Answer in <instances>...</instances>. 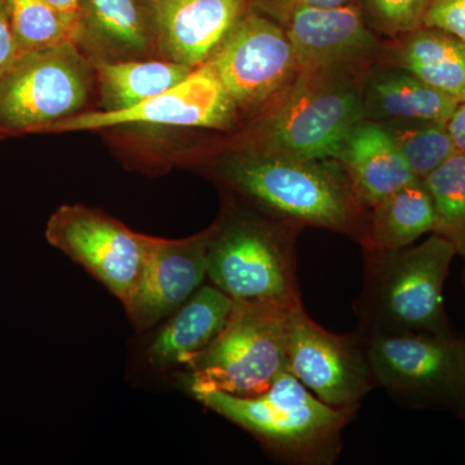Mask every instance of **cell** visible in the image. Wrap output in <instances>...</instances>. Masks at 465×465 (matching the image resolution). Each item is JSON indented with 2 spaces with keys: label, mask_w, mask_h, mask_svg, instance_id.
<instances>
[{
  "label": "cell",
  "mask_w": 465,
  "mask_h": 465,
  "mask_svg": "<svg viewBox=\"0 0 465 465\" xmlns=\"http://www.w3.org/2000/svg\"><path fill=\"white\" fill-rule=\"evenodd\" d=\"M220 173L278 220L347 232L360 241L366 210L335 159L305 161L250 150L228 159Z\"/></svg>",
  "instance_id": "1"
},
{
  "label": "cell",
  "mask_w": 465,
  "mask_h": 465,
  "mask_svg": "<svg viewBox=\"0 0 465 465\" xmlns=\"http://www.w3.org/2000/svg\"><path fill=\"white\" fill-rule=\"evenodd\" d=\"M365 251V280L358 300L360 336L454 332L443 287L457 247L433 232L416 246Z\"/></svg>",
  "instance_id": "2"
},
{
  "label": "cell",
  "mask_w": 465,
  "mask_h": 465,
  "mask_svg": "<svg viewBox=\"0 0 465 465\" xmlns=\"http://www.w3.org/2000/svg\"><path fill=\"white\" fill-rule=\"evenodd\" d=\"M192 396L252 434L281 460L295 464H331L341 450L342 430L357 411L327 405L289 371L256 396L220 391Z\"/></svg>",
  "instance_id": "3"
},
{
  "label": "cell",
  "mask_w": 465,
  "mask_h": 465,
  "mask_svg": "<svg viewBox=\"0 0 465 465\" xmlns=\"http://www.w3.org/2000/svg\"><path fill=\"white\" fill-rule=\"evenodd\" d=\"M354 67L300 73L265 115L255 152L305 161L338 157L345 137L365 121Z\"/></svg>",
  "instance_id": "4"
},
{
  "label": "cell",
  "mask_w": 465,
  "mask_h": 465,
  "mask_svg": "<svg viewBox=\"0 0 465 465\" xmlns=\"http://www.w3.org/2000/svg\"><path fill=\"white\" fill-rule=\"evenodd\" d=\"M293 307L234 300L223 331L185 367L186 390L192 394L220 391L240 397L268 390L287 371L289 318Z\"/></svg>",
  "instance_id": "5"
},
{
  "label": "cell",
  "mask_w": 465,
  "mask_h": 465,
  "mask_svg": "<svg viewBox=\"0 0 465 465\" xmlns=\"http://www.w3.org/2000/svg\"><path fill=\"white\" fill-rule=\"evenodd\" d=\"M375 387L401 405L465 421V341L454 332L360 336Z\"/></svg>",
  "instance_id": "6"
},
{
  "label": "cell",
  "mask_w": 465,
  "mask_h": 465,
  "mask_svg": "<svg viewBox=\"0 0 465 465\" xmlns=\"http://www.w3.org/2000/svg\"><path fill=\"white\" fill-rule=\"evenodd\" d=\"M299 226L262 219H232L213 226L207 278L235 302H302L296 278Z\"/></svg>",
  "instance_id": "7"
},
{
  "label": "cell",
  "mask_w": 465,
  "mask_h": 465,
  "mask_svg": "<svg viewBox=\"0 0 465 465\" xmlns=\"http://www.w3.org/2000/svg\"><path fill=\"white\" fill-rule=\"evenodd\" d=\"M88 90L76 45L20 54L0 79V134L51 131L84 108Z\"/></svg>",
  "instance_id": "8"
},
{
  "label": "cell",
  "mask_w": 465,
  "mask_h": 465,
  "mask_svg": "<svg viewBox=\"0 0 465 465\" xmlns=\"http://www.w3.org/2000/svg\"><path fill=\"white\" fill-rule=\"evenodd\" d=\"M207 63L235 108L244 112L273 105L300 74L287 34L252 7L232 26Z\"/></svg>",
  "instance_id": "9"
},
{
  "label": "cell",
  "mask_w": 465,
  "mask_h": 465,
  "mask_svg": "<svg viewBox=\"0 0 465 465\" xmlns=\"http://www.w3.org/2000/svg\"><path fill=\"white\" fill-rule=\"evenodd\" d=\"M45 237L84 266L124 307L140 282L152 238L81 204L58 208L48 222Z\"/></svg>",
  "instance_id": "10"
},
{
  "label": "cell",
  "mask_w": 465,
  "mask_h": 465,
  "mask_svg": "<svg viewBox=\"0 0 465 465\" xmlns=\"http://www.w3.org/2000/svg\"><path fill=\"white\" fill-rule=\"evenodd\" d=\"M287 371L338 409H358L375 387L360 338L323 329L302 302L290 312Z\"/></svg>",
  "instance_id": "11"
},
{
  "label": "cell",
  "mask_w": 465,
  "mask_h": 465,
  "mask_svg": "<svg viewBox=\"0 0 465 465\" xmlns=\"http://www.w3.org/2000/svg\"><path fill=\"white\" fill-rule=\"evenodd\" d=\"M289 36L300 73L361 65L378 48L358 0L338 7H314L281 0H251Z\"/></svg>",
  "instance_id": "12"
},
{
  "label": "cell",
  "mask_w": 465,
  "mask_h": 465,
  "mask_svg": "<svg viewBox=\"0 0 465 465\" xmlns=\"http://www.w3.org/2000/svg\"><path fill=\"white\" fill-rule=\"evenodd\" d=\"M235 113L237 108L215 70L204 63L179 84L133 108L74 114L58 122L50 133L101 130L130 124L223 128L232 124Z\"/></svg>",
  "instance_id": "13"
},
{
  "label": "cell",
  "mask_w": 465,
  "mask_h": 465,
  "mask_svg": "<svg viewBox=\"0 0 465 465\" xmlns=\"http://www.w3.org/2000/svg\"><path fill=\"white\" fill-rule=\"evenodd\" d=\"M211 235L213 226L183 240L150 238L142 278L124 305L137 331L164 322L204 283Z\"/></svg>",
  "instance_id": "14"
},
{
  "label": "cell",
  "mask_w": 465,
  "mask_h": 465,
  "mask_svg": "<svg viewBox=\"0 0 465 465\" xmlns=\"http://www.w3.org/2000/svg\"><path fill=\"white\" fill-rule=\"evenodd\" d=\"M250 8L251 0H155L157 45L167 60L203 65Z\"/></svg>",
  "instance_id": "15"
},
{
  "label": "cell",
  "mask_w": 465,
  "mask_h": 465,
  "mask_svg": "<svg viewBox=\"0 0 465 465\" xmlns=\"http://www.w3.org/2000/svg\"><path fill=\"white\" fill-rule=\"evenodd\" d=\"M335 161L366 211L419 180L382 124L366 119L345 137Z\"/></svg>",
  "instance_id": "16"
},
{
  "label": "cell",
  "mask_w": 465,
  "mask_h": 465,
  "mask_svg": "<svg viewBox=\"0 0 465 465\" xmlns=\"http://www.w3.org/2000/svg\"><path fill=\"white\" fill-rule=\"evenodd\" d=\"M232 304L234 300L215 284H202L164 321L146 353L150 365L162 370L188 366L223 331Z\"/></svg>",
  "instance_id": "17"
},
{
  "label": "cell",
  "mask_w": 465,
  "mask_h": 465,
  "mask_svg": "<svg viewBox=\"0 0 465 465\" xmlns=\"http://www.w3.org/2000/svg\"><path fill=\"white\" fill-rule=\"evenodd\" d=\"M116 54H142L157 43L155 0H79L78 42Z\"/></svg>",
  "instance_id": "18"
},
{
  "label": "cell",
  "mask_w": 465,
  "mask_h": 465,
  "mask_svg": "<svg viewBox=\"0 0 465 465\" xmlns=\"http://www.w3.org/2000/svg\"><path fill=\"white\" fill-rule=\"evenodd\" d=\"M459 103L405 70L375 73L363 85L366 121L449 122Z\"/></svg>",
  "instance_id": "19"
},
{
  "label": "cell",
  "mask_w": 465,
  "mask_h": 465,
  "mask_svg": "<svg viewBox=\"0 0 465 465\" xmlns=\"http://www.w3.org/2000/svg\"><path fill=\"white\" fill-rule=\"evenodd\" d=\"M393 67L405 70L448 94L465 101V41L439 27L423 26L394 38Z\"/></svg>",
  "instance_id": "20"
},
{
  "label": "cell",
  "mask_w": 465,
  "mask_h": 465,
  "mask_svg": "<svg viewBox=\"0 0 465 465\" xmlns=\"http://www.w3.org/2000/svg\"><path fill=\"white\" fill-rule=\"evenodd\" d=\"M434 228L432 197L423 179H419L366 211L358 242L363 250H399L411 246Z\"/></svg>",
  "instance_id": "21"
},
{
  "label": "cell",
  "mask_w": 465,
  "mask_h": 465,
  "mask_svg": "<svg viewBox=\"0 0 465 465\" xmlns=\"http://www.w3.org/2000/svg\"><path fill=\"white\" fill-rule=\"evenodd\" d=\"M194 69L170 60L97 61L104 110L133 108L179 84Z\"/></svg>",
  "instance_id": "22"
},
{
  "label": "cell",
  "mask_w": 465,
  "mask_h": 465,
  "mask_svg": "<svg viewBox=\"0 0 465 465\" xmlns=\"http://www.w3.org/2000/svg\"><path fill=\"white\" fill-rule=\"evenodd\" d=\"M423 182L436 213L433 232L451 241L465 258V153L455 152Z\"/></svg>",
  "instance_id": "23"
},
{
  "label": "cell",
  "mask_w": 465,
  "mask_h": 465,
  "mask_svg": "<svg viewBox=\"0 0 465 465\" xmlns=\"http://www.w3.org/2000/svg\"><path fill=\"white\" fill-rule=\"evenodd\" d=\"M381 124L419 179H424L458 152L448 122L391 121Z\"/></svg>",
  "instance_id": "24"
},
{
  "label": "cell",
  "mask_w": 465,
  "mask_h": 465,
  "mask_svg": "<svg viewBox=\"0 0 465 465\" xmlns=\"http://www.w3.org/2000/svg\"><path fill=\"white\" fill-rule=\"evenodd\" d=\"M9 25L20 54L76 45V34L45 0H5Z\"/></svg>",
  "instance_id": "25"
},
{
  "label": "cell",
  "mask_w": 465,
  "mask_h": 465,
  "mask_svg": "<svg viewBox=\"0 0 465 465\" xmlns=\"http://www.w3.org/2000/svg\"><path fill=\"white\" fill-rule=\"evenodd\" d=\"M433 3L434 0H358L370 29L393 39L423 27Z\"/></svg>",
  "instance_id": "26"
},
{
  "label": "cell",
  "mask_w": 465,
  "mask_h": 465,
  "mask_svg": "<svg viewBox=\"0 0 465 465\" xmlns=\"http://www.w3.org/2000/svg\"><path fill=\"white\" fill-rule=\"evenodd\" d=\"M424 26L439 27L465 41V0H434Z\"/></svg>",
  "instance_id": "27"
},
{
  "label": "cell",
  "mask_w": 465,
  "mask_h": 465,
  "mask_svg": "<svg viewBox=\"0 0 465 465\" xmlns=\"http://www.w3.org/2000/svg\"><path fill=\"white\" fill-rule=\"evenodd\" d=\"M20 57L17 43L9 25L5 0H0V79Z\"/></svg>",
  "instance_id": "28"
},
{
  "label": "cell",
  "mask_w": 465,
  "mask_h": 465,
  "mask_svg": "<svg viewBox=\"0 0 465 465\" xmlns=\"http://www.w3.org/2000/svg\"><path fill=\"white\" fill-rule=\"evenodd\" d=\"M52 8L65 18L66 23L72 26L76 34V41L79 36V0H45Z\"/></svg>",
  "instance_id": "29"
},
{
  "label": "cell",
  "mask_w": 465,
  "mask_h": 465,
  "mask_svg": "<svg viewBox=\"0 0 465 465\" xmlns=\"http://www.w3.org/2000/svg\"><path fill=\"white\" fill-rule=\"evenodd\" d=\"M448 127L458 152L465 153V101L459 104L449 119Z\"/></svg>",
  "instance_id": "30"
},
{
  "label": "cell",
  "mask_w": 465,
  "mask_h": 465,
  "mask_svg": "<svg viewBox=\"0 0 465 465\" xmlns=\"http://www.w3.org/2000/svg\"><path fill=\"white\" fill-rule=\"evenodd\" d=\"M281 2L314 5V7H338V5H348V3L356 2V0H281Z\"/></svg>",
  "instance_id": "31"
},
{
  "label": "cell",
  "mask_w": 465,
  "mask_h": 465,
  "mask_svg": "<svg viewBox=\"0 0 465 465\" xmlns=\"http://www.w3.org/2000/svg\"><path fill=\"white\" fill-rule=\"evenodd\" d=\"M465 260V258H464ZM464 286H465V268H464Z\"/></svg>",
  "instance_id": "32"
},
{
  "label": "cell",
  "mask_w": 465,
  "mask_h": 465,
  "mask_svg": "<svg viewBox=\"0 0 465 465\" xmlns=\"http://www.w3.org/2000/svg\"><path fill=\"white\" fill-rule=\"evenodd\" d=\"M3 136H5V134H0V139H2Z\"/></svg>",
  "instance_id": "33"
}]
</instances>
